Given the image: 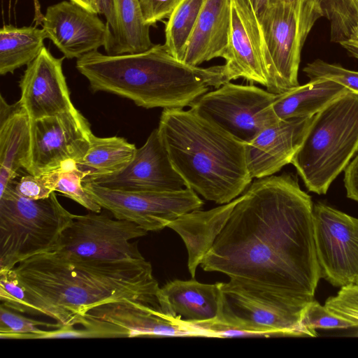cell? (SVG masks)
Wrapping results in <instances>:
<instances>
[{"instance_id":"obj_1","label":"cell","mask_w":358,"mask_h":358,"mask_svg":"<svg viewBox=\"0 0 358 358\" xmlns=\"http://www.w3.org/2000/svg\"><path fill=\"white\" fill-rule=\"evenodd\" d=\"M200 266L235 291L300 321L321 278L313 203L289 173L256 179Z\"/></svg>"},{"instance_id":"obj_2","label":"cell","mask_w":358,"mask_h":358,"mask_svg":"<svg viewBox=\"0 0 358 358\" xmlns=\"http://www.w3.org/2000/svg\"><path fill=\"white\" fill-rule=\"evenodd\" d=\"M14 270L32 292L80 318L124 299L160 307V287L145 259L103 261L54 250L24 259Z\"/></svg>"},{"instance_id":"obj_3","label":"cell","mask_w":358,"mask_h":358,"mask_svg":"<svg viewBox=\"0 0 358 358\" xmlns=\"http://www.w3.org/2000/svg\"><path fill=\"white\" fill-rule=\"evenodd\" d=\"M77 70L93 92H106L145 108H183L224 84L222 65L208 68L187 64L164 44L137 53L104 55L95 50L77 59Z\"/></svg>"},{"instance_id":"obj_4","label":"cell","mask_w":358,"mask_h":358,"mask_svg":"<svg viewBox=\"0 0 358 358\" xmlns=\"http://www.w3.org/2000/svg\"><path fill=\"white\" fill-rule=\"evenodd\" d=\"M157 129L186 187L206 200L228 203L251 184L245 143L192 110L164 108Z\"/></svg>"},{"instance_id":"obj_5","label":"cell","mask_w":358,"mask_h":358,"mask_svg":"<svg viewBox=\"0 0 358 358\" xmlns=\"http://www.w3.org/2000/svg\"><path fill=\"white\" fill-rule=\"evenodd\" d=\"M358 151V93L348 90L315 114L291 164L310 192L325 194Z\"/></svg>"},{"instance_id":"obj_6","label":"cell","mask_w":358,"mask_h":358,"mask_svg":"<svg viewBox=\"0 0 358 358\" xmlns=\"http://www.w3.org/2000/svg\"><path fill=\"white\" fill-rule=\"evenodd\" d=\"M75 215L64 208L55 192L38 200L19 194L11 182L0 194V271L56 249Z\"/></svg>"},{"instance_id":"obj_7","label":"cell","mask_w":358,"mask_h":358,"mask_svg":"<svg viewBox=\"0 0 358 358\" xmlns=\"http://www.w3.org/2000/svg\"><path fill=\"white\" fill-rule=\"evenodd\" d=\"M257 16L271 63L266 90L280 94L299 85L301 52L315 22L323 17L320 1L269 5Z\"/></svg>"},{"instance_id":"obj_8","label":"cell","mask_w":358,"mask_h":358,"mask_svg":"<svg viewBox=\"0 0 358 358\" xmlns=\"http://www.w3.org/2000/svg\"><path fill=\"white\" fill-rule=\"evenodd\" d=\"M275 96L255 85L228 82L201 96L190 109L248 143L279 120L272 108Z\"/></svg>"},{"instance_id":"obj_9","label":"cell","mask_w":358,"mask_h":358,"mask_svg":"<svg viewBox=\"0 0 358 358\" xmlns=\"http://www.w3.org/2000/svg\"><path fill=\"white\" fill-rule=\"evenodd\" d=\"M147 234L146 230L130 221L90 211L74 215L55 250L103 261L143 259L137 242L131 241Z\"/></svg>"},{"instance_id":"obj_10","label":"cell","mask_w":358,"mask_h":358,"mask_svg":"<svg viewBox=\"0 0 358 358\" xmlns=\"http://www.w3.org/2000/svg\"><path fill=\"white\" fill-rule=\"evenodd\" d=\"M85 191L113 217L130 221L147 231H159L203 204L189 187L169 192H129L112 189L93 182L84 183Z\"/></svg>"},{"instance_id":"obj_11","label":"cell","mask_w":358,"mask_h":358,"mask_svg":"<svg viewBox=\"0 0 358 358\" xmlns=\"http://www.w3.org/2000/svg\"><path fill=\"white\" fill-rule=\"evenodd\" d=\"M313 227L321 278L334 287L358 285V218L318 202Z\"/></svg>"},{"instance_id":"obj_12","label":"cell","mask_w":358,"mask_h":358,"mask_svg":"<svg viewBox=\"0 0 358 358\" xmlns=\"http://www.w3.org/2000/svg\"><path fill=\"white\" fill-rule=\"evenodd\" d=\"M29 122L28 173L38 176L59 169L67 161L77 163L89 148L90 125L76 108Z\"/></svg>"},{"instance_id":"obj_13","label":"cell","mask_w":358,"mask_h":358,"mask_svg":"<svg viewBox=\"0 0 358 358\" xmlns=\"http://www.w3.org/2000/svg\"><path fill=\"white\" fill-rule=\"evenodd\" d=\"M231 27L223 59L224 83L243 78L267 86L271 63L258 16L250 0H230Z\"/></svg>"},{"instance_id":"obj_14","label":"cell","mask_w":358,"mask_h":358,"mask_svg":"<svg viewBox=\"0 0 358 358\" xmlns=\"http://www.w3.org/2000/svg\"><path fill=\"white\" fill-rule=\"evenodd\" d=\"M47 38L65 58L78 59L99 48L108 47L111 31L98 14L71 1L49 6L43 17Z\"/></svg>"},{"instance_id":"obj_15","label":"cell","mask_w":358,"mask_h":358,"mask_svg":"<svg viewBox=\"0 0 358 358\" xmlns=\"http://www.w3.org/2000/svg\"><path fill=\"white\" fill-rule=\"evenodd\" d=\"M93 182L112 189L129 192H169L186 187L176 171L159 135L154 129L130 163L120 172Z\"/></svg>"},{"instance_id":"obj_16","label":"cell","mask_w":358,"mask_h":358,"mask_svg":"<svg viewBox=\"0 0 358 358\" xmlns=\"http://www.w3.org/2000/svg\"><path fill=\"white\" fill-rule=\"evenodd\" d=\"M65 57L57 58L44 47L27 65L19 87L20 102L29 120H35L75 110L63 73Z\"/></svg>"},{"instance_id":"obj_17","label":"cell","mask_w":358,"mask_h":358,"mask_svg":"<svg viewBox=\"0 0 358 358\" xmlns=\"http://www.w3.org/2000/svg\"><path fill=\"white\" fill-rule=\"evenodd\" d=\"M220 320L214 336L229 333L308 336L299 320L235 291L222 282Z\"/></svg>"},{"instance_id":"obj_18","label":"cell","mask_w":358,"mask_h":358,"mask_svg":"<svg viewBox=\"0 0 358 358\" xmlns=\"http://www.w3.org/2000/svg\"><path fill=\"white\" fill-rule=\"evenodd\" d=\"M222 294V282L175 280L159 289L158 301L162 310L175 321L210 336L220 320Z\"/></svg>"},{"instance_id":"obj_19","label":"cell","mask_w":358,"mask_h":358,"mask_svg":"<svg viewBox=\"0 0 358 358\" xmlns=\"http://www.w3.org/2000/svg\"><path fill=\"white\" fill-rule=\"evenodd\" d=\"M313 117L278 120L245 143L246 164L251 178L272 176L290 164Z\"/></svg>"},{"instance_id":"obj_20","label":"cell","mask_w":358,"mask_h":358,"mask_svg":"<svg viewBox=\"0 0 358 358\" xmlns=\"http://www.w3.org/2000/svg\"><path fill=\"white\" fill-rule=\"evenodd\" d=\"M85 316L118 327L125 338L205 336L197 328L175 321L160 307L129 299L98 306Z\"/></svg>"},{"instance_id":"obj_21","label":"cell","mask_w":358,"mask_h":358,"mask_svg":"<svg viewBox=\"0 0 358 358\" xmlns=\"http://www.w3.org/2000/svg\"><path fill=\"white\" fill-rule=\"evenodd\" d=\"M230 27V0H205L182 62L199 66L213 59L224 58Z\"/></svg>"},{"instance_id":"obj_22","label":"cell","mask_w":358,"mask_h":358,"mask_svg":"<svg viewBox=\"0 0 358 358\" xmlns=\"http://www.w3.org/2000/svg\"><path fill=\"white\" fill-rule=\"evenodd\" d=\"M240 199L241 196L237 197L228 203L208 210L190 211L169 224L167 227L176 231L185 243L188 253V269L192 278Z\"/></svg>"},{"instance_id":"obj_23","label":"cell","mask_w":358,"mask_h":358,"mask_svg":"<svg viewBox=\"0 0 358 358\" xmlns=\"http://www.w3.org/2000/svg\"><path fill=\"white\" fill-rule=\"evenodd\" d=\"M348 90L332 80L313 79L306 85L277 94L272 108L279 120L313 117Z\"/></svg>"},{"instance_id":"obj_24","label":"cell","mask_w":358,"mask_h":358,"mask_svg":"<svg viewBox=\"0 0 358 358\" xmlns=\"http://www.w3.org/2000/svg\"><path fill=\"white\" fill-rule=\"evenodd\" d=\"M136 149L124 138H101L92 133L87 152L76 163L84 174L83 184L120 172L132 160Z\"/></svg>"},{"instance_id":"obj_25","label":"cell","mask_w":358,"mask_h":358,"mask_svg":"<svg viewBox=\"0 0 358 358\" xmlns=\"http://www.w3.org/2000/svg\"><path fill=\"white\" fill-rule=\"evenodd\" d=\"M30 122L24 110L0 122V194L26 168L30 152Z\"/></svg>"},{"instance_id":"obj_26","label":"cell","mask_w":358,"mask_h":358,"mask_svg":"<svg viewBox=\"0 0 358 358\" xmlns=\"http://www.w3.org/2000/svg\"><path fill=\"white\" fill-rule=\"evenodd\" d=\"M115 29L105 49L108 55L137 53L151 48L150 26L144 20L139 0H112Z\"/></svg>"},{"instance_id":"obj_27","label":"cell","mask_w":358,"mask_h":358,"mask_svg":"<svg viewBox=\"0 0 358 358\" xmlns=\"http://www.w3.org/2000/svg\"><path fill=\"white\" fill-rule=\"evenodd\" d=\"M1 304L20 313L49 317L62 326L81 324L83 317L50 304L27 287L14 268L0 271Z\"/></svg>"},{"instance_id":"obj_28","label":"cell","mask_w":358,"mask_h":358,"mask_svg":"<svg viewBox=\"0 0 358 358\" xmlns=\"http://www.w3.org/2000/svg\"><path fill=\"white\" fill-rule=\"evenodd\" d=\"M47 38L43 29L3 25L0 30V74L28 65L40 54Z\"/></svg>"},{"instance_id":"obj_29","label":"cell","mask_w":358,"mask_h":358,"mask_svg":"<svg viewBox=\"0 0 358 358\" xmlns=\"http://www.w3.org/2000/svg\"><path fill=\"white\" fill-rule=\"evenodd\" d=\"M204 1L181 0L168 17L164 45L180 61L182 62Z\"/></svg>"},{"instance_id":"obj_30","label":"cell","mask_w":358,"mask_h":358,"mask_svg":"<svg viewBox=\"0 0 358 358\" xmlns=\"http://www.w3.org/2000/svg\"><path fill=\"white\" fill-rule=\"evenodd\" d=\"M323 17L330 23L331 41H345L358 21V0H320Z\"/></svg>"},{"instance_id":"obj_31","label":"cell","mask_w":358,"mask_h":358,"mask_svg":"<svg viewBox=\"0 0 358 358\" xmlns=\"http://www.w3.org/2000/svg\"><path fill=\"white\" fill-rule=\"evenodd\" d=\"M56 170L55 192L62 194L90 211L101 212L102 208L84 188L83 182L84 174L77 167L76 162L67 161Z\"/></svg>"},{"instance_id":"obj_32","label":"cell","mask_w":358,"mask_h":358,"mask_svg":"<svg viewBox=\"0 0 358 358\" xmlns=\"http://www.w3.org/2000/svg\"><path fill=\"white\" fill-rule=\"evenodd\" d=\"M300 324L308 336L315 337L316 329H348L355 324L331 312L325 306L313 300L302 310Z\"/></svg>"},{"instance_id":"obj_33","label":"cell","mask_w":358,"mask_h":358,"mask_svg":"<svg viewBox=\"0 0 358 358\" xmlns=\"http://www.w3.org/2000/svg\"><path fill=\"white\" fill-rule=\"evenodd\" d=\"M39 327L57 329L62 326L56 322L48 323L26 317L1 304L0 306V337L2 339H13L15 336L25 334H44Z\"/></svg>"},{"instance_id":"obj_34","label":"cell","mask_w":358,"mask_h":358,"mask_svg":"<svg viewBox=\"0 0 358 358\" xmlns=\"http://www.w3.org/2000/svg\"><path fill=\"white\" fill-rule=\"evenodd\" d=\"M303 72L310 79H327L342 85L348 90L358 93V71L330 64L317 59L308 63Z\"/></svg>"},{"instance_id":"obj_35","label":"cell","mask_w":358,"mask_h":358,"mask_svg":"<svg viewBox=\"0 0 358 358\" xmlns=\"http://www.w3.org/2000/svg\"><path fill=\"white\" fill-rule=\"evenodd\" d=\"M56 177V170L38 176L29 173L22 176L17 182L13 181V184L17 192L21 196L38 200L47 198L55 192Z\"/></svg>"},{"instance_id":"obj_36","label":"cell","mask_w":358,"mask_h":358,"mask_svg":"<svg viewBox=\"0 0 358 358\" xmlns=\"http://www.w3.org/2000/svg\"><path fill=\"white\" fill-rule=\"evenodd\" d=\"M324 306L334 314L358 327V285L341 287L335 296L326 301Z\"/></svg>"},{"instance_id":"obj_37","label":"cell","mask_w":358,"mask_h":358,"mask_svg":"<svg viewBox=\"0 0 358 358\" xmlns=\"http://www.w3.org/2000/svg\"><path fill=\"white\" fill-rule=\"evenodd\" d=\"M181 0H139L145 23L150 27L169 17Z\"/></svg>"},{"instance_id":"obj_38","label":"cell","mask_w":358,"mask_h":358,"mask_svg":"<svg viewBox=\"0 0 358 358\" xmlns=\"http://www.w3.org/2000/svg\"><path fill=\"white\" fill-rule=\"evenodd\" d=\"M96 13L103 15L111 34L115 29V14L112 0H91Z\"/></svg>"},{"instance_id":"obj_39","label":"cell","mask_w":358,"mask_h":358,"mask_svg":"<svg viewBox=\"0 0 358 358\" xmlns=\"http://www.w3.org/2000/svg\"><path fill=\"white\" fill-rule=\"evenodd\" d=\"M339 44L351 55L358 59V21L349 37Z\"/></svg>"},{"instance_id":"obj_40","label":"cell","mask_w":358,"mask_h":358,"mask_svg":"<svg viewBox=\"0 0 358 358\" xmlns=\"http://www.w3.org/2000/svg\"><path fill=\"white\" fill-rule=\"evenodd\" d=\"M24 110L21 105L20 101L15 103L14 104H8L3 99V96L1 95L0 98V122L4 121L10 116L15 113Z\"/></svg>"},{"instance_id":"obj_41","label":"cell","mask_w":358,"mask_h":358,"mask_svg":"<svg viewBox=\"0 0 358 358\" xmlns=\"http://www.w3.org/2000/svg\"><path fill=\"white\" fill-rule=\"evenodd\" d=\"M257 15H260L268 6V0H250Z\"/></svg>"},{"instance_id":"obj_42","label":"cell","mask_w":358,"mask_h":358,"mask_svg":"<svg viewBox=\"0 0 358 358\" xmlns=\"http://www.w3.org/2000/svg\"><path fill=\"white\" fill-rule=\"evenodd\" d=\"M69 1L85 8V9H87L90 11L95 13L94 10L91 0H69Z\"/></svg>"},{"instance_id":"obj_43","label":"cell","mask_w":358,"mask_h":358,"mask_svg":"<svg viewBox=\"0 0 358 358\" xmlns=\"http://www.w3.org/2000/svg\"><path fill=\"white\" fill-rule=\"evenodd\" d=\"M299 0H268V6L269 5H275L278 3H294L298 1Z\"/></svg>"}]
</instances>
